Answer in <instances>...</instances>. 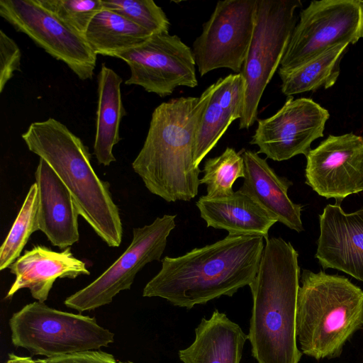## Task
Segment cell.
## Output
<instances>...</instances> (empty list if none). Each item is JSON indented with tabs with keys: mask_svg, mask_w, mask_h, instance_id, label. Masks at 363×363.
<instances>
[{
	"mask_svg": "<svg viewBox=\"0 0 363 363\" xmlns=\"http://www.w3.org/2000/svg\"><path fill=\"white\" fill-rule=\"evenodd\" d=\"M264 242L259 235L228 234L182 256H166L143 296L160 297L187 309L222 296H233L254 280Z\"/></svg>",
	"mask_w": 363,
	"mask_h": 363,
	"instance_id": "6da1fadb",
	"label": "cell"
},
{
	"mask_svg": "<svg viewBox=\"0 0 363 363\" xmlns=\"http://www.w3.org/2000/svg\"><path fill=\"white\" fill-rule=\"evenodd\" d=\"M216 86L211 84L198 97L163 102L152 113L132 167L150 192L167 202L189 201L198 195L201 170L194 164L196 135Z\"/></svg>",
	"mask_w": 363,
	"mask_h": 363,
	"instance_id": "7a4b0ae2",
	"label": "cell"
},
{
	"mask_svg": "<svg viewBox=\"0 0 363 363\" xmlns=\"http://www.w3.org/2000/svg\"><path fill=\"white\" fill-rule=\"evenodd\" d=\"M298 254L283 238L265 240L252 296L248 340L257 363H299L296 318L300 281Z\"/></svg>",
	"mask_w": 363,
	"mask_h": 363,
	"instance_id": "3957f363",
	"label": "cell"
},
{
	"mask_svg": "<svg viewBox=\"0 0 363 363\" xmlns=\"http://www.w3.org/2000/svg\"><path fill=\"white\" fill-rule=\"evenodd\" d=\"M28 150L43 159L70 192L79 215L106 244L119 247L123 225L108 182L91 164L89 148L59 121L32 123L21 135Z\"/></svg>",
	"mask_w": 363,
	"mask_h": 363,
	"instance_id": "277c9868",
	"label": "cell"
},
{
	"mask_svg": "<svg viewBox=\"0 0 363 363\" xmlns=\"http://www.w3.org/2000/svg\"><path fill=\"white\" fill-rule=\"evenodd\" d=\"M296 318L302 354L320 360L340 356L346 342L363 327V290L338 274L303 269Z\"/></svg>",
	"mask_w": 363,
	"mask_h": 363,
	"instance_id": "5b68a950",
	"label": "cell"
},
{
	"mask_svg": "<svg viewBox=\"0 0 363 363\" xmlns=\"http://www.w3.org/2000/svg\"><path fill=\"white\" fill-rule=\"evenodd\" d=\"M12 344L46 358L99 350L114 342V334L94 318L62 311L34 301L9 319Z\"/></svg>",
	"mask_w": 363,
	"mask_h": 363,
	"instance_id": "8992f818",
	"label": "cell"
},
{
	"mask_svg": "<svg viewBox=\"0 0 363 363\" xmlns=\"http://www.w3.org/2000/svg\"><path fill=\"white\" fill-rule=\"evenodd\" d=\"M299 0H257L255 29L240 74L245 95L240 129L257 121L262 94L279 67L296 26Z\"/></svg>",
	"mask_w": 363,
	"mask_h": 363,
	"instance_id": "52a82bcc",
	"label": "cell"
},
{
	"mask_svg": "<svg viewBox=\"0 0 363 363\" xmlns=\"http://www.w3.org/2000/svg\"><path fill=\"white\" fill-rule=\"evenodd\" d=\"M363 38V0L312 1L300 13L279 72H289L340 44Z\"/></svg>",
	"mask_w": 363,
	"mask_h": 363,
	"instance_id": "ba28073f",
	"label": "cell"
},
{
	"mask_svg": "<svg viewBox=\"0 0 363 363\" xmlns=\"http://www.w3.org/2000/svg\"><path fill=\"white\" fill-rule=\"evenodd\" d=\"M177 215L164 214L151 224L133 229V240L124 252L98 278L68 296L65 305L79 313L109 304L121 291L130 289L136 274L148 263L160 261Z\"/></svg>",
	"mask_w": 363,
	"mask_h": 363,
	"instance_id": "9c48e42d",
	"label": "cell"
},
{
	"mask_svg": "<svg viewBox=\"0 0 363 363\" xmlns=\"http://www.w3.org/2000/svg\"><path fill=\"white\" fill-rule=\"evenodd\" d=\"M257 0L218 1L192 52L201 76L219 68L240 73L252 40Z\"/></svg>",
	"mask_w": 363,
	"mask_h": 363,
	"instance_id": "30bf717a",
	"label": "cell"
},
{
	"mask_svg": "<svg viewBox=\"0 0 363 363\" xmlns=\"http://www.w3.org/2000/svg\"><path fill=\"white\" fill-rule=\"evenodd\" d=\"M0 16L81 80L91 79L96 55L84 36L40 6L36 0H0Z\"/></svg>",
	"mask_w": 363,
	"mask_h": 363,
	"instance_id": "8fae6325",
	"label": "cell"
},
{
	"mask_svg": "<svg viewBox=\"0 0 363 363\" xmlns=\"http://www.w3.org/2000/svg\"><path fill=\"white\" fill-rule=\"evenodd\" d=\"M129 66L126 85L142 86L161 97L178 86L198 85L192 50L176 35L155 34L140 45L117 54Z\"/></svg>",
	"mask_w": 363,
	"mask_h": 363,
	"instance_id": "7c38bea8",
	"label": "cell"
},
{
	"mask_svg": "<svg viewBox=\"0 0 363 363\" xmlns=\"http://www.w3.org/2000/svg\"><path fill=\"white\" fill-rule=\"evenodd\" d=\"M329 118L328 111L311 99L289 96L276 113L257 121L250 144L258 146V154L277 162L306 157L311 143L323 137Z\"/></svg>",
	"mask_w": 363,
	"mask_h": 363,
	"instance_id": "4fadbf2b",
	"label": "cell"
},
{
	"mask_svg": "<svg viewBox=\"0 0 363 363\" xmlns=\"http://www.w3.org/2000/svg\"><path fill=\"white\" fill-rule=\"evenodd\" d=\"M306 157V184L318 195L340 204L363 191L362 136L330 135Z\"/></svg>",
	"mask_w": 363,
	"mask_h": 363,
	"instance_id": "5bb4252c",
	"label": "cell"
},
{
	"mask_svg": "<svg viewBox=\"0 0 363 363\" xmlns=\"http://www.w3.org/2000/svg\"><path fill=\"white\" fill-rule=\"evenodd\" d=\"M319 224L315 257L323 269H335L363 282V208L348 213L340 203L328 204Z\"/></svg>",
	"mask_w": 363,
	"mask_h": 363,
	"instance_id": "9a60e30c",
	"label": "cell"
},
{
	"mask_svg": "<svg viewBox=\"0 0 363 363\" xmlns=\"http://www.w3.org/2000/svg\"><path fill=\"white\" fill-rule=\"evenodd\" d=\"M15 280L6 296L11 298L21 289H29L32 297L45 302L57 279H75L89 275L85 262L75 257L67 247L61 252L50 250L44 245H35L25 250L9 267Z\"/></svg>",
	"mask_w": 363,
	"mask_h": 363,
	"instance_id": "2e32d148",
	"label": "cell"
},
{
	"mask_svg": "<svg viewBox=\"0 0 363 363\" xmlns=\"http://www.w3.org/2000/svg\"><path fill=\"white\" fill-rule=\"evenodd\" d=\"M38 229L52 245L69 247L79 240V215L72 196L51 167L40 158L35 172Z\"/></svg>",
	"mask_w": 363,
	"mask_h": 363,
	"instance_id": "e0dca14e",
	"label": "cell"
},
{
	"mask_svg": "<svg viewBox=\"0 0 363 363\" xmlns=\"http://www.w3.org/2000/svg\"><path fill=\"white\" fill-rule=\"evenodd\" d=\"M242 156L245 177L239 189L255 200L278 222L298 233L303 231L302 206L294 203L288 196L292 182L279 176L257 152L242 150Z\"/></svg>",
	"mask_w": 363,
	"mask_h": 363,
	"instance_id": "ac0fdd59",
	"label": "cell"
},
{
	"mask_svg": "<svg viewBox=\"0 0 363 363\" xmlns=\"http://www.w3.org/2000/svg\"><path fill=\"white\" fill-rule=\"evenodd\" d=\"M207 227L233 235H255L269 238V229L277 220L260 204L238 189L230 196L209 199L205 195L196 203Z\"/></svg>",
	"mask_w": 363,
	"mask_h": 363,
	"instance_id": "d6986e66",
	"label": "cell"
},
{
	"mask_svg": "<svg viewBox=\"0 0 363 363\" xmlns=\"http://www.w3.org/2000/svg\"><path fill=\"white\" fill-rule=\"evenodd\" d=\"M216 89L202 115L196 135L194 164H199L215 147L233 121L242 113L245 82L240 73L216 82Z\"/></svg>",
	"mask_w": 363,
	"mask_h": 363,
	"instance_id": "ffe728a7",
	"label": "cell"
},
{
	"mask_svg": "<svg viewBox=\"0 0 363 363\" xmlns=\"http://www.w3.org/2000/svg\"><path fill=\"white\" fill-rule=\"evenodd\" d=\"M248 335L225 313L215 310L195 328L193 342L178 352L183 363H240Z\"/></svg>",
	"mask_w": 363,
	"mask_h": 363,
	"instance_id": "44dd1931",
	"label": "cell"
},
{
	"mask_svg": "<svg viewBox=\"0 0 363 363\" xmlns=\"http://www.w3.org/2000/svg\"><path fill=\"white\" fill-rule=\"evenodd\" d=\"M97 79L98 105L94 154L99 164L109 166L116 160L113 149L121 140L120 123L126 114L121 92L123 79L104 63L101 65Z\"/></svg>",
	"mask_w": 363,
	"mask_h": 363,
	"instance_id": "7402d4cb",
	"label": "cell"
},
{
	"mask_svg": "<svg viewBox=\"0 0 363 363\" xmlns=\"http://www.w3.org/2000/svg\"><path fill=\"white\" fill-rule=\"evenodd\" d=\"M152 35L125 17L104 8L91 20L84 37L94 52L115 57Z\"/></svg>",
	"mask_w": 363,
	"mask_h": 363,
	"instance_id": "603a6c76",
	"label": "cell"
},
{
	"mask_svg": "<svg viewBox=\"0 0 363 363\" xmlns=\"http://www.w3.org/2000/svg\"><path fill=\"white\" fill-rule=\"evenodd\" d=\"M349 44L335 46L289 72H279L281 92L287 96L323 87L328 89L337 82L340 61Z\"/></svg>",
	"mask_w": 363,
	"mask_h": 363,
	"instance_id": "cb8c5ba5",
	"label": "cell"
},
{
	"mask_svg": "<svg viewBox=\"0 0 363 363\" xmlns=\"http://www.w3.org/2000/svg\"><path fill=\"white\" fill-rule=\"evenodd\" d=\"M38 191L36 183L33 184L21 208L0 247V270L13 263L20 256L32 233L38 229Z\"/></svg>",
	"mask_w": 363,
	"mask_h": 363,
	"instance_id": "d4e9b609",
	"label": "cell"
},
{
	"mask_svg": "<svg viewBox=\"0 0 363 363\" xmlns=\"http://www.w3.org/2000/svg\"><path fill=\"white\" fill-rule=\"evenodd\" d=\"M200 184L206 186V197L219 199L230 196L233 186L239 178L245 177V163L242 151L237 152L227 147L219 156L208 158L203 166Z\"/></svg>",
	"mask_w": 363,
	"mask_h": 363,
	"instance_id": "484cf974",
	"label": "cell"
},
{
	"mask_svg": "<svg viewBox=\"0 0 363 363\" xmlns=\"http://www.w3.org/2000/svg\"><path fill=\"white\" fill-rule=\"evenodd\" d=\"M103 6L129 19L152 35L169 33V21L152 0H102Z\"/></svg>",
	"mask_w": 363,
	"mask_h": 363,
	"instance_id": "4316f807",
	"label": "cell"
},
{
	"mask_svg": "<svg viewBox=\"0 0 363 363\" xmlns=\"http://www.w3.org/2000/svg\"><path fill=\"white\" fill-rule=\"evenodd\" d=\"M73 30L84 36L93 18L103 9L102 0H36Z\"/></svg>",
	"mask_w": 363,
	"mask_h": 363,
	"instance_id": "83f0119b",
	"label": "cell"
},
{
	"mask_svg": "<svg viewBox=\"0 0 363 363\" xmlns=\"http://www.w3.org/2000/svg\"><path fill=\"white\" fill-rule=\"evenodd\" d=\"M21 52L16 42L0 30V93L16 71L21 70Z\"/></svg>",
	"mask_w": 363,
	"mask_h": 363,
	"instance_id": "f1b7e54d",
	"label": "cell"
},
{
	"mask_svg": "<svg viewBox=\"0 0 363 363\" xmlns=\"http://www.w3.org/2000/svg\"><path fill=\"white\" fill-rule=\"evenodd\" d=\"M47 363H118L110 353L99 350L57 356L47 358Z\"/></svg>",
	"mask_w": 363,
	"mask_h": 363,
	"instance_id": "f546056e",
	"label": "cell"
},
{
	"mask_svg": "<svg viewBox=\"0 0 363 363\" xmlns=\"http://www.w3.org/2000/svg\"><path fill=\"white\" fill-rule=\"evenodd\" d=\"M5 363H47V358L34 359L31 357H21L10 353Z\"/></svg>",
	"mask_w": 363,
	"mask_h": 363,
	"instance_id": "4dcf8cb0",
	"label": "cell"
},
{
	"mask_svg": "<svg viewBox=\"0 0 363 363\" xmlns=\"http://www.w3.org/2000/svg\"><path fill=\"white\" fill-rule=\"evenodd\" d=\"M118 363H134V362H130V361H127V362H118Z\"/></svg>",
	"mask_w": 363,
	"mask_h": 363,
	"instance_id": "1f68e13d",
	"label": "cell"
}]
</instances>
